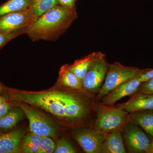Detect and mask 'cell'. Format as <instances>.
<instances>
[{
    "mask_svg": "<svg viewBox=\"0 0 153 153\" xmlns=\"http://www.w3.org/2000/svg\"><path fill=\"white\" fill-rule=\"evenodd\" d=\"M55 153H75L76 151L70 142L66 139L62 138L58 141Z\"/></svg>",
    "mask_w": 153,
    "mask_h": 153,
    "instance_id": "cell-24",
    "label": "cell"
},
{
    "mask_svg": "<svg viewBox=\"0 0 153 153\" xmlns=\"http://www.w3.org/2000/svg\"><path fill=\"white\" fill-rule=\"evenodd\" d=\"M37 19L30 8L0 16V32L10 33L28 28Z\"/></svg>",
    "mask_w": 153,
    "mask_h": 153,
    "instance_id": "cell-8",
    "label": "cell"
},
{
    "mask_svg": "<svg viewBox=\"0 0 153 153\" xmlns=\"http://www.w3.org/2000/svg\"><path fill=\"white\" fill-rule=\"evenodd\" d=\"M43 137L32 132L28 133L22 141L21 149L26 153H37Z\"/></svg>",
    "mask_w": 153,
    "mask_h": 153,
    "instance_id": "cell-19",
    "label": "cell"
},
{
    "mask_svg": "<svg viewBox=\"0 0 153 153\" xmlns=\"http://www.w3.org/2000/svg\"><path fill=\"white\" fill-rule=\"evenodd\" d=\"M122 131L116 129L106 134L102 148V153H125Z\"/></svg>",
    "mask_w": 153,
    "mask_h": 153,
    "instance_id": "cell-14",
    "label": "cell"
},
{
    "mask_svg": "<svg viewBox=\"0 0 153 153\" xmlns=\"http://www.w3.org/2000/svg\"><path fill=\"white\" fill-rule=\"evenodd\" d=\"M127 121L136 124L153 138V112L151 111H138L128 114Z\"/></svg>",
    "mask_w": 153,
    "mask_h": 153,
    "instance_id": "cell-16",
    "label": "cell"
},
{
    "mask_svg": "<svg viewBox=\"0 0 153 153\" xmlns=\"http://www.w3.org/2000/svg\"><path fill=\"white\" fill-rule=\"evenodd\" d=\"M95 110L94 128L102 133L116 129L123 130L128 122V113L115 106L101 104L97 106Z\"/></svg>",
    "mask_w": 153,
    "mask_h": 153,
    "instance_id": "cell-3",
    "label": "cell"
},
{
    "mask_svg": "<svg viewBox=\"0 0 153 153\" xmlns=\"http://www.w3.org/2000/svg\"><path fill=\"white\" fill-rule=\"evenodd\" d=\"M139 76L129 79L115 88L101 98L102 104L113 105L121 99L133 95L138 90L142 83L140 80Z\"/></svg>",
    "mask_w": 153,
    "mask_h": 153,
    "instance_id": "cell-11",
    "label": "cell"
},
{
    "mask_svg": "<svg viewBox=\"0 0 153 153\" xmlns=\"http://www.w3.org/2000/svg\"><path fill=\"white\" fill-rule=\"evenodd\" d=\"M53 91L63 105L64 118L71 121L76 122L86 117L89 110L84 100L71 93Z\"/></svg>",
    "mask_w": 153,
    "mask_h": 153,
    "instance_id": "cell-5",
    "label": "cell"
},
{
    "mask_svg": "<svg viewBox=\"0 0 153 153\" xmlns=\"http://www.w3.org/2000/svg\"><path fill=\"white\" fill-rule=\"evenodd\" d=\"M28 28H23L12 33H4L0 32V49H2L7 43L16 37L22 34H27Z\"/></svg>",
    "mask_w": 153,
    "mask_h": 153,
    "instance_id": "cell-22",
    "label": "cell"
},
{
    "mask_svg": "<svg viewBox=\"0 0 153 153\" xmlns=\"http://www.w3.org/2000/svg\"><path fill=\"white\" fill-rule=\"evenodd\" d=\"M146 153H153V138L151 139V142L149 145L147 150Z\"/></svg>",
    "mask_w": 153,
    "mask_h": 153,
    "instance_id": "cell-29",
    "label": "cell"
},
{
    "mask_svg": "<svg viewBox=\"0 0 153 153\" xmlns=\"http://www.w3.org/2000/svg\"><path fill=\"white\" fill-rule=\"evenodd\" d=\"M24 131L16 129L0 135V153H15L19 152Z\"/></svg>",
    "mask_w": 153,
    "mask_h": 153,
    "instance_id": "cell-13",
    "label": "cell"
},
{
    "mask_svg": "<svg viewBox=\"0 0 153 153\" xmlns=\"http://www.w3.org/2000/svg\"><path fill=\"white\" fill-rule=\"evenodd\" d=\"M12 103L8 101L5 102L0 104V118L3 117L6 114L10 109L12 108Z\"/></svg>",
    "mask_w": 153,
    "mask_h": 153,
    "instance_id": "cell-27",
    "label": "cell"
},
{
    "mask_svg": "<svg viewBox=\"0 0 153 153\" xmlns=\"http://www.w3.org/2000/svg\"><path fill=\"white\" fill-rule=\"evenodd\" d=\"M146 69L125 66L118 62L109 64L104 82L96 98L100 99L122 83L139 76Z\"/></svg>",
    "mask_w": 153,
    "mask_h": 153,
    "instance_id": "cell-4",
    "label": "cell"
},
{
    "mask_svg": "<svg viewBox=\"0 0 153 153\" xmlns=\"http://www.w3.org/2000/svg\"><path fill=\"white\" fill-rule=\"evenodd\" d=\"M57 4L56 0H32L30 8L37 19Z\"/></svg>",
    "mask_w": 153,
    "mask_h": 153,
    "instance_id": "cell-21",
    "label": "cell"
},
{
    "mask_svg": "<svg viewBox=\"0 0 153 153\" xmlns=\"http://www.w3.org/2000/svg\"><path fill=\"white\" fill-rule=\"evenodd\" d=\"M78 17L76 9L57 4L38 17L29 27L27 34L33 42L56 41Z\"/></svg>",
    "mask_w": 153,
    "mask_h": 153,
    "instance_id": "cell-1",
    "label": "cell"
},
{
    "mask_svg": "<svg viewBox=\"0 0 153 153\" xmlns=\"http://www.w3.org/2000/svg\"><path fill=\"white\" fill-rule=\"evenodd\" d=\"M140 80L142 82L147 81L153 77V69H147L139 76Z\"/></svg>",
    "mask_w": 153,
    "mask_h": 153,
    "instance_id": "cell-28",
    "label": "cell"
},
{
    "mask_svg": "<svg viewBox=\"0 0 153 153\" xmlns=\"http://www.w3.org/2000/svg\"><path fill=\"white\" fill-rule=\"evenodd\" d=\"M11 100L40 108L55 116L64 118L63 107L54 91L41 93L25 92L9 89Z\"/></svg>",
    "mask_w": 153,
    "mask_h": 153,
    "instance_id": "cell-2",
    "label": "cell"
},
{
    "mask_svg": "<svg viewBox=\"0 0 153 153\" xmlns=\"http://www.w3.org/2000/svg\"><path fill=\"white\" fill-rule=\"evenodd\" d=\"M56 146L54 141L49 137H43L37 153H54Z\"/></svg>",
    "mask_w": 153,
    "mask_h": 153,
    "instance_id": "cell-23",
    "label": "cell"
},
{
    "mask_svg": "<svg viewBox=\"0 0 153 153\" xmlns=\"http://www.w3.org/2000/svg\"><path fill=\"white\" fill-rule=\"evenodd\" d=\"M58 82L62 86L71 89L80 91L84 89L82 81L69 70L67 65H63L60 67Z\"/></svg>",
    "mask_w": 153,
    "mask_h": 153,
    "instance_id": "cell-17",
    "label": "cell"
},
{
    "mask_svg": "<svg viewBox=\"0 0 153 153\" xmlns=\"http://www.w3.org/2000/svg\"><path fill=\"white\" fill-rule=\"evenodd\" d=\"M32 0H7L0 6V16L30 8Z\"/></svg>",
    "mask_w": 153,
    "mask_h": 153,
    "instance_id": "cell-18",
    "label": "cell"
},
{
    "mask_svg": "<svg viewBox=\"0 0 153 153\" xmlns=\"http://www.w3.org/2000/svg\"><path fill=\"white\" fill-rule=\"evenodd\" d=\"M1 132H0V135H1Z\"/></svg>",
    "mask_w": 153,
    "mask_h": 153,
    "instance_id": "cell-32",
    "label": "cell"
},
{
    "mask_svg": "<svg viewBox=\"0 0 153 153\" xmlns=\"http://www.w3.org/2000/svg\"><path fill=\"white\" fill-rule=\"evenodd\" d=\"M129 113L153 110V94L139 92L133 94L128 101L115 106Z\"/></svg>",
    "mask_w": 153,
    "mask_h": 153,
    "instance_id": "cell-12",
    "label": "cell"
},
{
    "mask_svg": "<svg viewBox=\"0 0 153 153\" xmlns=\"http://www.w3.org/2000/svg\"><path fill=\"white\" fill-rule=\"evenodd\" d=\"M106 134L95 128L88 129L76 133L74 139L87 153H102V143Z\"/></svg>",
    "mask_w": 153,
    "mask_h": 153,
    "instance_id": "cell-10",
    "label": "cell"
},
{
    "mask_svg": "<svg viewBox=\"0 0 153 153\" xmlns=\"http://www.w3.org/2000/svg\"><path fill=\"white\" fill-rule=\"evenodd\" d=\"M108 65L102 53L92 63L82 80L83 88L91 93H98L105 79Z\"/></svg>",
    "mask_w": 153,
    "mask_h": 153,
    "instance_id": "cell-6",
    "label": "cell"
},
{
    "mask_svg": "<svg viewBox=\"0 0 153 153\" xmlns=\"http://www.w3.org/2000/svg\"><path fill=\"white\" fill-rule=\"evenodd\" d=\"M57 4L71 9H76L77 0H56Z\"/></svg>",
    "mask_w": 153,
    "mask_h": 153,
    "instance_id": "cell-26",
    "label": "cell"
},
{
    "mask_svg": "<svg viewBox=\"0 0 153 153\" xmlns=\"http://www.w3.org/2000/svg\"><path fill=\"white\" fill-rule=\"evenodd\" d=\"M139 92L145 94H153V77L143 82L140 85Z\"/></svg>",
    "mask_w": 153,
    "mask_h": 153,
    "instance_id": "cell-25",
    "label": "cell"
},
{
    "mask_svg": "<svg viewBox=\"0 0 153 153\" xmlns=\"http://www.w3.org/2000/svg\"><path fill=\"white\" fill-rule=\"evenodd\" d=\"M102 54L100 52H92L83 58L75 60L72 64L67 65L68 68L82 81L94 60Z\"/></svg>",
    "mask_w": 153,
    "mask_h": 153,
    "instance_id": "cell-15",
    "label": "cell"
},
{
    "mask_svg": "<svg viewBox=\"0 0 153 153\" xmlns=\"http://www.w3.org/2000/svg\"><path fill=\"white\" fill-rule=\"evenodd\" d=\"M1 83H0V93H1Z\"/></svg>",
    "mask_w": 153,
    "mask_h": 153,
    "instance_id": "cell-31",
    "label": "cell"
},
{
    "mask_svg": "<svg viewBox=\"0 0 153 153\" xmlns=\"http://www.w3.org/2000/svg\"><path fill=\"white\" fill-rule=\"evenodd\" d=\"M22 118V113L17 108L10 109L3 117L0 118V129L13 128Z\"/></svg>",
    "mask_w": 153,
    "mask_h": 153,
    "instance_id": "cell-20",
    "label": "cell"
},
{
    "mask_svg": "<svg viewBox=\"0 0 153 153\" xmlns=\"http://www.w3.org/2000/svg\"><path fill=\"white\" fill-rule=\"evenodd\" d=\"M8 101V100L6 97L0 96V104L3 103V102H5Z\"/></svg>",
    "mask_w": 153,
    "mask_h": 153,
    "instance_id": "cell-30",
    "label": "cell"
},
{
    "mask_svg": "<svg viewBox=\"0 0 153 153\" xmlns=\"http://www.w3.org/2000/svg\"><path fill=\"white\" fill-rule=\"evenodd\" d=\"M124 140L130 153H146L151 140L141 128L127 122L122 131Z\"/></svg>",
    "mask_w": 153,
    "mask_h": 153,
    "instance_id": "cell-7",
    "label": "cell"
},
{
    "mask_svg": "<svg viewBox=\"0 0 153 153\" xmlns=\"http://www.w3.org/2000/svg\"><path fill=\"white\" fill-rule=\"evenodd\" d=\"M20 107L29 120L30 132L42 137L55 138V128L46 117L27 106L22 105Z\"/></svg>",
    "mask_w": 153,
    "mask_h": 153,
    "instance_id": "cell-9",
    "label": "cell"
}]
</instances>
